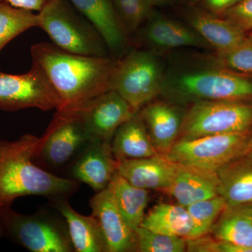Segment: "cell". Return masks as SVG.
<instances>
[{
	"instance_id": "6da1fadb",
	"label": "cell",
	"mask_w": 252,
	"mask_h": 252,
	"mask_svg": "<svg viewBox=\"0 0 252 252\" xmlns=\"http://www.w3.org/2000/svg\"><path fill=\"white\" fill-rule=\"evenodd\" d=\"M31 56L59 94L57 110L76 108L110 90L117 62L108 57L72 54L49 42L32 46Z\"/></svg>"
},
{
	"instance_id": "7a4b0ae2",
	"label": "cell",
	"mask_w": 252,
	"mask_h": 252,
	"mask_svg": "<svg viewBox=\"0 0 252 252\" xmlns=\"http://www.w3.org/2000/svg\"><path fill=\"white\" fill-rule=\"evenodd\" d=\"M39 137L26 134L15 141L0 140V205H11L27 195L46 197L50 201L69 198L79 182L59 177L35 160Z\"/></svg>"
},
{
	"instance_id": "3957f363",
	"label": "cell",
	"mask_w": 252,
	"mask_h": 252,
	"mask_svg": "<svg viewBox=\"0 0 252 252\" xmlns=\"http://www.w3.org/2000/svg\"><path fill=\"white\" fill-rule=\"evenodd\" d=\"M160 94L179 104L252 99V79L219 68L177 71L164 77Z\"/></svg>"
},
{
	"instance_id": "277c9868",
	"label": "cell",
	"mask_w": 252,
	"mask_h": 252,
	"mask_svg": "<svg viewBox=\"0 0 252 252\" xmlns=\"http://www.w3.org/2000/svg\"><path fill=\"white\" fill-rule=\"evenodd\" d=\"M39 25L53 44L72 54L107 57L100 33L67 0H50L38 14Z\"/></svg>"
},
{
	"instance_id": "5b68a950",
	"label": "cell",
	"mask_w": 252,
	"mask_h": 252,
	"mask_svg": "<svg viewBox=\"0 0 252 252\" xmlns=\"http://www.w3.org/2000/svg\"><path fill=\"white\" fill-rule=\"evenodd\" d=\"M4 236L31 252H74L67 223L62 215L41 210L32 215L0 205Z\"/></svg>"
},
{
	"instance_id": "8992f818",
	"label": "cell",
	"mask_w": 252,
	"mask_h": 252,
	"mask_svg": "<svg viewBox=\"0 0 252 252\" xmlns=\"http://www.w3.org/2000/svg\"><path fill=\"white\" fill-rule=\"evenodd\" d=\"M252 130V104L243 101H200L185 114L177 141Z\"/></svg>"
},
{
	"instance_id": "52a82bcc",
	"label": "cell",
	"mask_w": 252,
	"mask_h": 252,
	"mask_svg": "<svg viewBox=\"0 0 252 252\" xmlns=\"http://www.w3.org/2000/svg\"><path fill=\"white\" fill-rule=\"evenodd\" d=\"M164 77L161 63L156 55L132 51L117 62L110 90L116 91L138 112L160 94Z\"/></svg>"
},
{
	"instance_id": "ba28073f",
	"label": "cell",
	"mask_w": 252,
	"mask_h": 252,
	"mask_svg": "<svg viewBox=\"0 0 252 252\" xmlns=\"http://www.w3.org/2000/svg\"><path fill=\"white\" fill-rule=\"evenodd\" d=\"M251 131L177 141L164 157L179 165L216 172L243 157Z\"/></svg>"
},
{
	"instance_id": "9c48e42d",
	"label": "cell",
	"mask_w": 252,
	"mask_h": 252,
	"mask_svg": "<svg viewBox=\"0 0 252 252\" xmlns=\"http://www.w3.org/2000/svg\"><path fill=\"white\" fill-rule=\"evenodd\" d=\"M44 135L39 137L35 160L41 167L59 169L72 162L90 142L80 120L70 110H56Z\"/></svg>"
},
{
	"instance_id": "30bf717a",
	"label": "cell",
	"mask_w": 252,
	"mask_h": 252,
	"mask_svg": "<svg viewBox=\"0 0 252 252\" xmlns=\"http://www.w3.org/2000/svg\"><path fill=\"white\" fill-rule=\"evenodd\" d=\"M61 101L45 74L35 65L22 74L0 72V110L59 109Z\"/></svg>"
},
{
	"instance_id": "8fae6325",
	"label": "cell",
	"mask_w": 252,
	"mask_h": 252,
	"mask_svg": "<svg viewBox=\"0 0 252 252\" xmlns=\"http://www.w3.org/2000/svg\"><path fill=\"white\" fill-rule=\"evenodd\" d=\"M70 110L80 120L90 142L111 143L116 130L136 111L116 91L109 90Z\"/></svg>"
},
{
	"instance_id": "7c38bea8",
	"label": "cell",
	"mask_w": 252,
	"mask_h": 252,
	"mask_svg": "<svg viewBox=\"0 0 252 252\" xmlns=\"http://www.w3.org/2000/svg\"><path fill=\"white\" fill-rule=\"evenodd\" d=\"M89 205L102 228L109 252H137L135 230L126 221L109 187L97 192Z\"/></svg>"
},
{
	"instance_id": "4fadbf2b",
	"label": "cell",
	"mask_w": 252,
	"mask_h": 252,
	"mask_svg": "<svg viewBox=\"0 0 252 252\" xmlns=\"http://www.w3.org/2000/svg\"><path fill=\"white\" fill-rule=\"evenodd\" d=\"M117 167L110 143L93 141L72 162L69 178L86 184L94 191L99 192L108 187L117 171Z\"/></svg>"
},
{
	"instance_id": "5bb4252c",
	"label": "cell",
	"mask_w": 252,
	"mask_h": 252,
	"mask_svg": "<svg viewBox=\"0 0 252 252\" xmlns=\"http://www.w3.org/2000/svg\"><path fill=\"white\" fill-rule=\"evenodd\" d=\"M178 164L163 155L117 162V170L131 185L145 189L164 191L170 185Z\"/></svg>"
},
{
	"instance_id": "9a60e30c",
	"label": "cell",
	"mask_w": 252,
	"mask_h": 252,
	"mask_svg": "<svg viewBox=\"0 0 252 252\" xmlns=\"http://www.w3.org/2000/svg\"><path fill=\"white\" fill-rule=\"evenodd\" d=\"M151 140L158 154L165 155L180 135L185 114L164 102H152L140 112Z\"/></svg>"
},
{
	"instance_id": "2e32d148",
	"label": "cell",
	"mask_w": 252,
	"mask_h": 252,
	"mask_svg": "<svg viewBox=\"0 0 252 252\" xmlns=\"http://www.w3.org/2000/svg\"><path fill=\"white\" fill-rule=\"evenodd\" d=\"M96 28L111 52H121L127 44V34L112 0H68Z\"/></svg>"
},
{
	"instance_id": "e0dca14e",
	"label": "cell",
	"mask_w": 252,
	"mask_h": 252,
	"mask_svg": "<svg viewBox=\"0 0 252 252\" xmlns=\"http://www.w3.org/2000/svg\"><path fill=\"white\" fill-rule=\"evenodd\" d=\"M50 205L62 215L67 223L74 251L109 252L98 220L92 215L84 216L71 207L68 199L50 201Z\"/></svg>"
},
{
	"instance_id": "ac0fdd59",
	"label": "cell",
	"mask_w": 252,
	"mask_h": 252,
	"mask_svg": "<svg viewBox=\"0 0 252 252\" xmlns=\"http://www.w3.org/2000/svg\"><path fill=\"white\" fill-rule=\"evenodd\" d=\"M164 192L177 204L187 207L218 195V180L215 172L179 165L170 185Z\"/></svg>"
},
{
	"instance_id": "d6986e66",
	"label": "cell",
	"mask_w": 252,
	"mask_h": 252,
	"mask_svg": "<svg viewBox=\"0 0 252 252\" xmlns=\"http://www.w3.org/2000/svg\"><path fill=\"white\" fill-rule=\"evenodd\" d=\"M110 144L117 162L160 154L151 140L140 111L116 130Z\"/></svg>"
},
{
	"instance_id": "ffe728a7",
	"label": "cell",
	"mask_w": 252,
	"mask_h": 252,
	"mask_svg": "<svg viewBox=\"0 0 252 252\" xmlns=\"http://www.w3.org/2000/svg\"><path fill=\"white\" fill-rule=\"evenodd\" d=\"M218 195L226 206L252 205V161L241 157L216 172Z\"/></svg>"
},
{
	"instance_id": "44dd1931",
	"label": "cell",
	"mask_w": 252,
	"mask_h": 252,
	"mask_svg": "<svg viewBox=\"0 0 252 252\" xmlns=\"http://www.w3.org/2000/svg\"><path fill=\"white\" fill-rule=\"evenodd\" d=\"M143 36L149 44L162 49L210 46L193 28L152 14L144 26Z\"/></svg>"
},
{
	"instance_id": "7402d4cb",
	"label": "cell",
	"mask_w": 252,
	"mask_h": 252,
	"mask_svg": "<svg viewBox=\"0 0 252 252\" xmlns=\"http://www.w3.org/2000/svg\"><path fill=\"white\" fill-rule=\"evenodd\" d=\"M189 23L194 31L220 54L229 52L248 40L245 32L225 18L195 13L189 18Z\"/></svg>"
},
{
	"instance_id": "603a6c76",
	"label": "cell",
	"mask_w": 252,
	"mask_h": 252,
	"mask_svg": "<svg viewBox=\"0 0 252 252\" xmlns=\"http://www.w3.org/2000/svg\"><path fill=\"white\" fill-rule=\"evenodd\" d=\"M210 233L220 241L252 250V205L225 207Z\"/></svg>"
},
{
	"instance_id": "cb8c5ba5",
	"label": "cell",
	"mask_w": 252,
	"mask_h": 252,
	"mask_svg": "<svg viewBox=\"0 0 252 252\" xmlns=\"http://www.w3.org/2000/svg\"><path fill=\"white\" fill-rule=\"evenodd\" d=\"M141 227L161 234L190 239L193 221L187 207L179 205L160 203L146 214Z\"/></svg>"
},
{
	"instance_id": "d4e9b609",
	"label": "cell",
	"mask_w": 252,
	"mask_h": 252,
	"mask_svg": "<svg viewBox=\"0 0 252 252\" xmlns=\"http://www.w3.org/2000/svg\"><path fill=\"white\" fill-rule=\"evenodd\" d=\"M108 187L126 221L132 230H137L146 215L149 190L131 185L117 171Z\"/></svg>"
},
{
	"instance_id": "484cf974",
	"label": "cell",
	"mask_w": 252,
	"mask_h": 252,
	"mask_svg": "<svg viewBox=\"0 0 252 252\" xmlns=\"http://www.w3.org/2000/svg\"><path fill=\"white\" fill-rule=\"evenodd\" d=\"M38 14L0 0V51L15 37L32 28L38 27Z\"/></svg>"
},
{
	"instance_id": "4316f807",
	"label": "cell",
	"mask_w": 252,
	"mask_h": 252,
	"mask_svg": "<svg viewBox=\"0 0 252 252\" xmlns=\"http://www.w3.org/2000/svg\"><path fill=\"white\" fill-rule=\"evenodd\" d=\"M225 207V200L220 195L186 207L193 221L190 238H198L210 233Z\"/></svg>"
},
{
	"instance_id": "83f0119b",
	"label": "cell",
	"mask_w": 252,
	"mask_h": 252,
	"mask_svg": "<svg viewBox=\"0 0 252 252\" xmlns=\"http://www.w3.org/2000/svg\"><path fill=\"white\" fill-rule=\"evenodd\" d=\"M135 233L137 252H187V239L155 233L141 226L135 230Z\"/></svg>"
},
{
	"instance_id": "f1b7e54d",
	"label": "cell",
	"mask_w": 252,
	"mask_h": 252,
	"mask_svg": "<svg viewBox=\"0 0 252 252\" xmlns=\"http://www.w3.org/2000/svg\"><path fill=\"white\" fill-rule=\"evenodd\" d=\"M118 16L127 33L137 31L152 15L147 0H112Z\"/></svg>"
},
{
	"instance_id": "f546056e",
	"label": "cell",
	"mask_w": 252,
	"mask_h": 252,
	"mask_svg": "<svg viewBox=\"0 0 252 252\" xmlns=\"http://www.w3.org/2000/svg\"><path fill=\"white\" fill-rule=\"evenodd\" d=\"M220 61L235 71L252 72V41L246 42L229 52L220 54Z\"/></svg>"
},
{
	"instance_id": "4dcf8cb0",
	"label": "cell",
	"mask_w": 252,
	"mask_h": 252,
	"mask_svg": "<svg viewBox=\"0 0 252 252\" xmlns=\"http://www.w3.org/2000/svg\"><path fill=\"white\" fill-rule=\"evenodd\" d=\"M221 14L223 18L242 31L252 30V0H240Z\"/></svg>"
},
{
	"instance_id": "1f68e13d",
	"label": "cell",
	"mask_w": 252,
	"mask_h": 252,
	"mask_svg": "<svg viewBox=\"0 0 252 252\" xmlns=\"http://www.w3.org/2000/svg\"><path fill=\"white\" fill-rule=\"evenodd\" d=\"M223 241L207 235L196 238L187 239V252H223Z\"/></svg>"
},
{
	"instance_id": "d6a6232c",
	"label": "cell",
	"mask_w": 252,
	"mask_h": 252,
	"mask_svg": "<svg viewBox=\"0 0 252 252\" xmlns=\"http://www.w3.org/2000/svg\"><path fill=\"white\" fill-rule=\"evenodd\" d=\"M8 4L30 11H40L50 0H6Z\"/></svg>"
},
{
	"instance_id": "836d02e7",
	"label": "cell",
	"mask_w": 252,
	"mask_h": 252,
	"mask_svg": "<svg viewBox=\"0 0 252 252\" xmlns=\"http://www.w3.org/2000/svg\"><path fill=\"white\" fill-rule=\"evenodd\" d=\"M240 0H205L207 7L215 12L222 13L234 6Z\"/></svg>"
},
{
	"instance_id": "e575fe53",
	"label": "cell",
	"mask_w": 252,
	"mask_h": 252,
	"mask_svg": "<svg viewBox=\"0 0 252 252\" xmlns=\"http://www.w3.org/2000/svg\"><path fill=\"white\" fill-rule=\"evenodd\" d=\"M243 157H246L252 161V130Z\"/></svg>"
},
{
	"instance_id": "d590c367",
	"label": "cell",
	"mask_w": 252,
	"mask_h": 252,
	"mask_svg": "<svg viewBox=\"0 0 252 252\" xmlns=\"http://www.w3.org/2000/svg\"><path fill=\"white\" fill-rule=\"evenodd\" d=\"M152 6H162L168 4L170 0H147Z\"/></svg>"
},
{
	"instance_id": "8d00e7d4",
	"label": "cell",
	"mask_w": 252,
	"mask_h": 252,
	"mask_svg": "<svg viewBox=\"0 0 252 252\" xmlns=\"http://www.w3.org/2000/svg\"><path fill=\"white\" fill-rule=\"evenodd\" d=\"M4 236V231H3L2 227H1V223H0V239Z\"/></svg>"
},
{
	"instance_id": "74e56055",
	"label": "cell",
	"mask_w": 252,
	"mask_h": 252,
	"mask_svg": "<svg viewBox=\"0 0 252 252\" xmlns=\"http://www.w3.org/2000/svg\"><path fill=\"white\" fill-rule=\"evenodd\" d=\"M185 2L190 3V4H192V3H195L197 1H199V0H183Z\"/></svg>"
},
{
	"instance_id": "f35d334b",
	"label": "cell",
	"mask_w": 252,
	"mask_h": 252,
	"mask_svg": "<svg viewBox=\"0 0 252 252\" xmlns=\"http://www.w3.org/2000/svg\"><path fill=\"white\" fill-rule=\"evenodd\" d=\"M248 39H250V41H252V30H251V32H250V35L249 36Z\"/></svg>"
}]
</instances>
